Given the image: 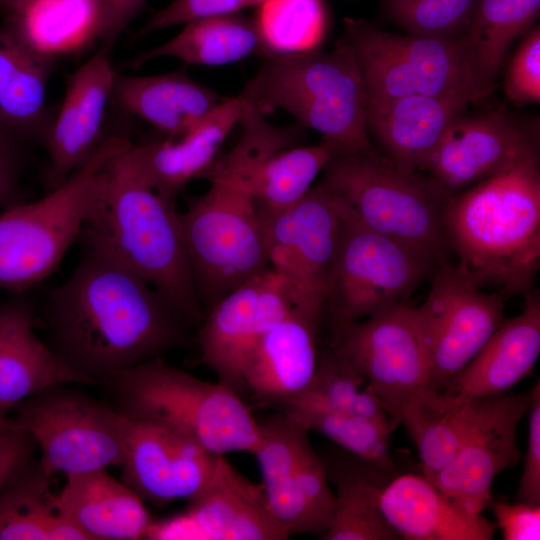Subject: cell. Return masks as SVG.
<instances>
[{
    "mask_svg": "<svg viewBox=\"0 0 540 540\" xmlns=\"http://www.w3.org/2000/svg\"><path fill=\"white\" fill-rule=\"evenodd\" d=\"M82 249L42 311L46 343L73 372L100 384L189 343L193 327L147 281L101 251Z\"/></svg>",
    "mask_w": 540,
    "mask_h": 540,
    "instance_id": "1",
    "label": "cell"
},
{
    "mask_svg": "<svg viewBox=\"0 0 540 540\" xmlns=\"http://www.w3.org/2000/svg\"><path fill=\"white\" fill-rule=\"evenodd\" d=\"M443 225L455 267L472 284L526 296L540 267L538 154L452 195Z\"/></svg>",
    "mask_w": 540,
    "mask_h": 540,
    "instance_id": "2",
    "label": "cell"
},
{
    "mask_svg": "<svg viewBox=\"0 0 540 540\" xmlns=\"http://www.w3.org/2000/svg\"><path fill=\"white\" fill-rule=\"evenodd\" d=\"M126 151L103 168L100 193L79 235L82 247L135 272L198 329L204 314L179 214L139 176Z\"/></svg>",
    "mask_w": 540,
    "mask_h": 540,
    "instance_id": "3",
    "label": "cell"
},
{
    "mask_svg": "<svg viewBox=\"0 0 540 540\" xmlns=\"http://www.w3.org/2000/svg\"><path fill=\"white\" fill-rule=\"evenodd\" d=\"M239 93L264 115L283 110L344 153L377 149L367 125L368 95L355 54L343 36L327 51L275 49Z\"/></svg>",
    "mask_w": 540,
    "mask_h": 540,
    "instance_id": "4",
    "label": "cell"
},
{
    "mask_svg": "<svg viewBox=\"0 0 540 540\" xmlns=\"http://www.w3.org/2000/svg\"><path fill=\"white\" fill-rule=\"evenodd\" d=\"M100 384L127 417L166 425L215 454H252L258 443L259 422L240 395L161 357L114 373Z\"/></svg>",
    "mask_w": 540,
    "mask_h": 540,
    "instance_id": "5",
    "label": "cell"
},
{
    "mask_svg": "<svg viewBox=\"0 0 540 540\" xmlns=\"http://www.w3.org/2000/svg\"><path fill=\"white\" fill-rule=\"evenodd\" d=\"M132 144L111 134L92 158L63 184L35 202H22L0 214V290L26 293L52 274L79 238L100 193L103 168Z\"/></svg>",
    "mask_w": 540,
    "mask_h": 540,
    "instance_id": "6",
    "label": "cell"
},
{
    "mask_svg": "<svg viewBox=\"0 0 540 540\" xmlns=\"http://www.w3.org/2000/svg\"><path fill=\"white\" fill-rule=\"evenodd\" d=\"M322 172L359 223L430 252L439 264L449 261L443 211L451 195L429 177L398 171L377 149L338 154Z\"/></svg>",
    "mask_w": 540,
    "mask_h": 540,
    "instance_id": "7",
    "label": "cell"
},
{
    "mask_svg": "<svg viewBox=\"0 0 540 540\" xmlns=\"http://www.w3.org/2000/svg\"><path fill=\"white\" fill-rule=\"evenodd\" d=\"M208 190L179 214L205 315L221 298L270 268L260 212L232 178L212 175Z\"/></svg>",
    "mask_w": 540,
    "mask_h": 540,
    "instance_id": "8",
    "label": "cell"
},
{
    "mask_svg": "<svg viewBox=\"0 0 540 540\" xmlns=\"http://www.w3.org/2000/svg\"><path fill=\"white\" fill-rule=\"evenodd\" d=\"M339 204L342 231L324 307L333 324L407 302L439 264L430 252L365 227Z\"/></svg>",
    "mask_w": 540,
    "mask_h": 540,
    "instance_id": "9",
    "label": "cell"
},
{
    "mask_svg": "<svg viewBox=\"0 0 540 540\" xmlns=\"http://www.w3.org/2000/svg\"><path fill=\"white\" fill-rule=\"evenodd\" d=\"M344 37L359 64L368 99L450 94L483 98L464 37L398 35L356 18L344 19Z\"/></svg>",
    "mask_w": 540,
    "mask_h": 540,
    "instance_id": "10",
    "label": "cell"
},
{
    "mask_svg": "<svg viewBox=\"0 0 540 540\" xmlns=\"http://www.w3.org/2000/svg\"><path fill=\"white\" fill-rule=\"evenodd\" d=\"M13 410L14 418L34 438L40 463L52 475L123 463L129 418L114 405L60 384L24 399Z\"/></svg>",
    "mask_w": 540,
    "mask_h": 540,
    "instance_id": "11",
    "label": "cell"
},
{
    "mask_svg": "<svg viewBox=\"0 0 540 540\" xmlns=\"http://www.w3.org/2000/svg\"><path fill=\"white\" fill-rule=\"evenodd\" d=\"M243 132L237 143L201 173L234 179L255 200L261 214L278 213L300 200L318 174L341 149L322 139L316 145L292 147L296 127H276L247 104L240 120Z\"/></svg>",
    "mask_w": 540,
    "mask_h": 540,
    "instance_id": "12",
    "label": "cell"
},
{
    "mask_svg": "<svg viewBox=\"0 0 540 540\" xmlns=\"http://www.w3.org/2000/svg\"><path fill=\"white\" fill-rule=\"evenodd\" d=\"M260 215L270 267L287 282L293 306L321 322L342 231L337 197L322 180L290 207Z\"/></svg>",
    "mask_w": 540,
    "mask_h": 540,
    "instance_id": "13",
    "label": "cell"
},
{
    "mask_svg": "<svg viewBox=\"0 0 540 540\" xmlns=\"http://www.w3.org/2000/svg\"><path fill=\"white\" fill-rule=\"evenodd\" d=\"M398 414L435 392L417 307L408 302L362 320L333 324L332 345Z\"/></svg>",
    "mask_w": 540,
    "mask_h": 540,
    "instance_id": "14",
    "label": "cell"
},
{
    "mask_svg": "<svg viewBox=\"0 0 540 540\" xmlns=\"http://www.w3.org/2000/svg\"><path fill=\"white\" fill-rule=\"evenodd\" d=\"M258 422L259 440L252 454L271 514L289 536L322 534L332 519L335 493L309 431L279 411Z\"/></svg>",
    "mask_w": 540,
    "mask_h": 540,
    "instance_id": "15",
    "label": "cell"
},
{
    "mask_svg": "<svg viewBox=\"0 0 540 540\" xmlns=\"http://www.w3.org/2000/svg\"><path fill=\"white\" fill-rule=\"evenodd\" d=\"M426 300L417 307L427 350L431 387L444 391L505 320V296L487 293L448 262L430 276Z\"/></svg>",
    "mask_w": 540,
    "mask_h": 540,
    "instance_id": "16",
    "label": "cell"
},
{
    "mask_svg": "<svg viewBox=\"0 0 540 540\" xmlns=\"http://www.w3.org/2000/svg\"><path fill=\"white\" fill-rule=\"evenodd\" d=\"M293 308L285 279L271 267L221 298L197 329L199 363L243 399L247 364L263 336Z\"/></svg>",
    "mask_w": 540,
    "mask_h": 540,
    "instance_id": "17",
    "label": "cell"
},
{
    "mask_svg": "<svg viewBox=\"0 0 540 540\" xmlns=\"http://www.w3.org/2000/svg\"><path fill=\"white\" fill-rule=\"evenodd\" d=\"M288 533L271 514L261 483H254L220 455L204 489L185 510L154 520L149 540H284Z\"/></svg>",
    "mask_w": 540,
    "mask_h": 540,
    "instance_id": "18",
    "label": "cell"
},
{
    "mask_svg": "<svg viewBox=\"0 0 540 540\" xmlns=\"http://www.w3.org/2000/svg\"><path fill=\"white\" fill-rule=\"evenodd\" d=\"M219 456L166 425L129 418L120 480L145 503L188 502L208 484Z\"/></svg>",
    "mask_w": 540,
    "mask_h": 540,
    "instance_id": "19",
    "label": "cell"
},
{
    "mask_svg": "<svg viewBox=\"0 0 540 540\" xmlns=\"http://www.w3.org/2000/svg\"><path fill=\"white\" fill-rule=\"evenodd\" d=\"M535 154L536 139L505 113H463L449 125L420 173L452 196Z\"/></svg>",
    "mask_w": 540,
    "mask_h": 540,
    "instance_id": "20",
    "label": "cell"
},
{
    "mask_svg": "<svg viewBox=\"0 0 540 540\" xmlns=\"http://www.w3.org/2000/svg\"><path fill=\"white\" fill-rule=\"evenodd\" d=\"M530 400L531 390L484 398L471 432L430 482L469 512L482 513L491 500L495 477L519 459L517 428Z\"/></svg>",
    "mask_w": 540,
    "mask_h": 540,
    "instance_id": "21",
    "label": "cell"
},
{
    "mask_svg": "<svg viewBox=\"0 0 540 540\" xmlns=\"http://www.w3.org/2000/svg\"><path fill=\"white\" fill-rule=\"evenodd\" d=\"M102 46L71 76L59 113L45 133L49 191L83 167L108 137L103 121L117 72Z\"/></svg>",
    "mask_w": 540,
    "mask_h": 540,
    "instance_id": "22",
    "label": "cell"
},
{
    "mask_svg": "<svg viewBox=\"0 0 540 540\" xmlns=\"http://www.w3.org/2000/svg\"><path fill=\"white\" fill-rule=\"evenodd\" d=\"M475 101L464 94L368 99V132L398 171L420 173L449 125Z\"/></svg>",
    "mask_w": 540,
    "mask_h": 540,
    "instance_id": "23",
    "label": "cell"
},
{
    "mask_svg": "<svg viewBox=\"0 0 540 540\" xmlns=\"http://www.w3.org/2000/svg\"><path fill=\"white\" fill-rule=\"evenodd\" d=\"M247 102L226 98L208 117L179 138L131 144L126 154L139 176L165 201L178 194L214 161L223 142L240 123Z\"/></svg>",
    "mask_w": 540,
    "mask_h": 540,
    "instance_id": "24",
    "label": "cell"
},
{
    "mask_svg": "<svg viewBox=\"0 0 540 540\" xmlns=\"http://www.w3.org/2000/svg\"><path fill=\"white\" fill-rule=\"evenodd\" d=\"M36 306L25 293L0 303V411L55 385L88 384L34 332Z\"/></svg>",
    "mask_w": 540,
    "mask_h": 540,
    "instance_id": "25",
    "label": "cell"
},
{
    "mask_svg": "<svg viewBox=\"0 0 540 540\" xmlns=\"http://www.w3.org/2000/svg\"><path fill=\"white\" fill-rule=\"evenodd\" d=\"M320 322L293 306L260 340L245 370L247 393L277 408L310 385L318 364Z\"/></svg>",
    "mask_w": 540,
    "mask_h": 540,
    "instance_id": "26",
    "label": "cell"
},
{
    "mask_svg": "<svg viewBox=\"0 0 540 540\" xmlns=\"http://www.w3.org/2000/svg\"><path fill=\"white\" fill-rule=\"evenodd\" d=\"M381 512L401 539L491 540L496 525L469 512L424 476L403 474L385 482Z\"/></svg>",
    "mask_w": 540,
    "mask_h": 540,
    "instance_id": "27",
    "label": "cell"
},
{
    "mask_svg": "<svg viewBox=\"0 0 540 540\" xmlns=\"http://www.w3.org/2000/svg\"><path fill=\"white\" fill-rule=\"evenodd\" d=\"M539 354L540 298L531 291L523 311L499 325L443 392L477 399L508 393L531 373Z\"/></svg>",
    "mask_w": 540,
    "mask_h": 540,
    "instance_id": "28",
    "label": "cell"
},
{
    "mask_svg": "<svg viewBox=\"0 0 540 540\" xmlns=\"http://www.w3.org/2000/svg\"><path fill=\"white\" fill-rule=\"evenodd\" d=\"M53 60L6 21L0 27V129L20 143L43 140L52 121L46 93Z\"/></svg>",
    "mask_w": 540,
    "mask_h": 540,
    "instance_id": "29",
    "label": "cell"
},
{
    "mask_svg": "<svg viewBox=\"0 0 540 540\" xmlns=\"http://www.w3.org/2000/svg\"><path fill=\"white\" fill-rule=\"evenodd\" d=\"M56 505L89 540L145 539L154 521L145 502L107 469L67 475Z\"/></svg>",
    "mask_w": 540,
    "mask_h": 540,
    "instance_id": "30",
    "label": "cell"
},
{
    "mask_svg": "<svg viewBox=\"0 0 540 540\" xmlns=\"http://www.w3.org/2000/svg\"><path fill=\"white\" fill-rule=\"evenodd\" d=\"M112 98L168 138H179L208 117L226 98L194 80L185 69L146 76L117 73Z\"/></svg>",
    "mask_w": 540,
    "mask_h": 540,
    "instance_id": "31",
    "label": "cell"
},
{
    "mask_svg": "<svg viewBox=\"0 0 540 540\" xmlns=\"http://www.w3.org/2000/svg\"><path fill=\"white\" fill-rule=\"evenodd\" d=\"M172 38L139 53L128 62L131 68L163 57L186 64L222 66L272 48L260 18L240 13L207 16L190 20Z\"/></svg>",
    "mask_w": 540,
    "mask_h": 540,
    "instance_id": "32",
    "label": "cell"
},
{
    "mask_svg": "<svg viewBox=\"0 0 540 540\" xmlns=\"http://www.w3.org/2000/svg\"><path fill=\"white\" fill-rule=\"evenodd\" d=\"M483 399L442 391L399 410L401 424L418 448L426 479L432 480L454 458L479 417Z\"/></svg>",
    "mask_w": 540,
    "mask_h": 540,
    "instance_id": "33",
    "label": "cell"
},
{
    "mask_svg": "<svg viewBox=\"0 0 540 540\" xmlns=\"http://www.w3.org/2000/svg\"><path fill=\"white\" fill-rule=\"evenodd\" d=\"M540 0H477L464 36L479 92L494 88L513 44L538 18Z\"/></svg>",
    "mask_w": 540,
    "mask_h": 540,
    "instance_id": "34",
    "label": "cell"
},
{
    "mask_svg": "<svg viewBox=\"0 0 540 540\" xmlns=\"http://www.w3.org/2000/svg\"><path fill=\"white\" fill-rule=\"evenodd\" d=\"M354 457V456H353ZM332 470L336 486L335 507L324 540H397L379 506V495L387 473L354 457Z\"/></svg>",
    "mask_w": 540,
    "mask_h": 540,
    "instance_id": "35",
    "label": "cell"
},
{
    "mask_svg": "<svg viewBox=\"0 0 540 540\" xmlns=\"http://www.w3.org/2000/svg\"><path fill=\"white\" fill-rule=\"evenodd\" d=\"M101 4L97 0H26L6 22L38 49L54 55L96 37Z\"/></svg>",
    "mask_w": 540,
    "mask_h": 540,
    "instance_id": "36",
    "label": "cell"
},
{
    "mask_svg": "<svg viewBox=\"0 0 540 540\" xmlns=\"http://www.w3.org/2000/svg\"><path fill=\"white\" fill-rule=\"evenodd\" d=\"M287 403L316 404L360 416L390 433L401 424L399 414L376 396L365 378L331 346L319 351L317 368L307 389Z\"/></svg>",
    "mask_w": 540,
    "mask_h": 540,
    "instance_id": "37",
    "label": "cell"
},
{
    "mask_svg": "<svg viewBox=\"0 0 540 540\" xmlns=\"http://www.w3.org/2000/svg\"><path fill=\"white\" fill-rule=\"evenodd\" d=\"M52 476L32 460L0 490V540H50L61 516Z\"/></svg>",
    "mask_w": 540,
    "mask_h": 540,
    "instance_id": "38",
    "label": "cell"
},
{
    "mask_svg": "<svg viewBox=\"0 0 540 540\" xmlns=\"http://www.w3.org/2000/svg\"><path fill=\"white\" fill-rule=\"evenodd\" d=\"M304 426L324 435L350 455L391 473L394 464L390 432L381 425L353 414L309 403H287L276 408Z\"/></svg>",
    "mask_w": 540,
    "mask_h": 540,
    "instance_id": "39",
    "label": "cell"
},
{
    "mask_svg": "<svg viewBox=\"0 0 540 540\" xmlns=\"http://www.w3.org/2000/svg\"><path fill=\"white\" fill-rule=\"evenodd\" d=\"M394 23L407 34L437 39L463 38L477 0H384Z\"/></svg>",
    "mask_w": 540,
    "mask_h": 540,
    "instance_id": "40",
    "label": "cell"
},
{
    "mask_svg": "<svg viewBox=\"0 0 540 540\" xmlns=\"http://www.w3.org/2000/svg\"><path fill=\"white\" fill-rule=\"evenodd\" d=\"M504 90L512 102H540V27L525 32L510 56L504 73Z\"/></svg>",
    "mask_w": 540,
    "mask_h": 540,
    "instance_id": "41",
    "label": "cell"
},
{
    "mask_svg": "<svg viewBox=\"0 0 540 540\" xmlns=\"http://www.w3.org/2000/svg\"><path fill=\"white\" fill-rule=\"evenodd\" d=\"M275 0H172L154 13L144 24L138 36L182 25L190 20L218 15L240 13L254 6H264Z\"/></svg>",
    "mask_w": 540,
    "mask_h": 540,
    "instance_id": "42",
    "label": "cell"
},
{
    "mask_svg": "<svg viewBox=\"0 0 540 540\" xmlns=\"http://www.w3.org/2000/svg\"><path fill=\"white\" fill-rule=\"evenodd\" d=\"M529 436L517 500L540 504V385L531 389Z\"/></svg>",
    "mask_w": 540,
    "mask_h": 540,
    "instance_id": "43",
    "label": "cell"
},
{
    "mask_svg": "<svg viewBox=\"0 0 540 540\" xmlns=\"http://www.w3.org/2000/svg\"><path fill=\"white\" fill-rule=\"evenodd\" d=\"M495 525L505 540L540 539V504L518 501L511 504L490 500Z\"/></svg>",
    "mask_w": 540,
    "mask_h": 540,
    "instance_id": "44",
    "label": "cell"
},
{
    "mask_svg": "<svg viewBox=\"0 0 540 540\" xmlns=\"http://www.w3.org/2000/svg\"><path fill=\"white\" fill-rule=\"evenodd\" d=\"M25 166L21 143L0 129V208L24 202L20 195V176Z\"/></svg>",
    "mask_w": 540,
    "mask_h": 540,
    "instance_id": "45",
    "label": "cell"
},
{
    "mask_svg": "<svg viewBox=\"0 0 540 540\" xmlns=\"http://www.w3.org/2000/svg\"><path fill=\"white\" fill-rule=\"evenodd\" d=\"M37 448L25 429L0 437V490L29 462Z\"/></svg>",
    "mask_w": 540,
    "mask_h": 540,
    "instance_id": "46",
    "label": "cell"
},
{
    "mask_svg": "<svg viewBox=\"0 0 540 540\" xmlns=\"http://www.w3.org/2000/svg\"><path fill=\"white\" fill-rule=\"evenodd\" d=\"M147 0H104L96 37L111 48L120 34L138 15Z\"/></svg>",
    "mask_w": 540,
    "mask_h": 540,
    "instance_id": "47",
    "label": "cell"
},
{
    "mask_svg": "<svg viewBox=\"0 0 540 540\" xmlns=\"http://www.w3.org/2000/svg\"><path fill=\"white\" fill-rule=\"evenodd\" d=\"M24 429L14 417L0 411V437Z\"/></svg>",
    "mask_w": 540,
    "mask_h": 540,
    "instance_id": "48",
    "label": "cell"
},
{
    "mask_svg": "<svg viewBox=\"0 0 540 540\" xmlns=\"http://www.w3.org/2000/svg\"><path fill=\"white\" fill-rule=\"evenodd\" d=\"M26 0H0V8L7 14L18 8Z\"/></svg>",
    "mask_w": 540,
    "mask_h": 540,
    "instance_id": "49",
    "label": "cell"
},
{
    "mask_svg": "<svg viewBox=\"0 0 540 540\" xmlns=\"http://www.w3.org/2000/svg\"><path fill=\"white\" fill-rule=\"evenodd\" d=\"M100 4H101V8H102V4L104 2V0H97Z\"/></svg>",
    "mask_w": 540,
    "mask_h": 540,
    "instance_id": "50",
    "label": "cell"
}]
</instances>
